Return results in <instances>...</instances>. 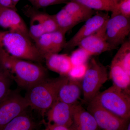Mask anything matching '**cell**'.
<instances>
[{
	"mask_svg": "<svg viewBox=\"0 0 130 130\" xmlns=\"http://www.w3.org/2000/svg\"><path fill=\"white\" fill-rule=\"evenodd\" d=\"M126 130H130V123H128V125H127V128H126Z\"/></svg>",
	"mask_w": 130,
	"mask_h": 130,
	"instance_id": "836d02e7",
	"label": "cell"
},
{
	"mask_svg": "<svg viewBox=\"0 0 130 130\" xmlns=\"http://www.w3.org/2000/svg\"><path fill=\"white\" fill-rule=\"evenodd\" d=\"M106 24L97 32L81 40L78 45V47L86 51L91 56L115 49L106 38Z\"/></svg>",
	"mask_w": 130,
	"mask_h": 130,
	"instance_id": "30bf717a",
	"label": "cell"
},
{
	"mask_svg": "<svg viewBox=\"0 0 130 130\" xmlns=\"http://www.w3.org/2000/svg\"><path fill=\"white\" fill-rule=\"evenodd\" d=\"M82 94L81 81L68 77L67 81L60 89L56 100L69 105H74L78 103Z\"/></svg>",
	"mask_w": 130,
	"mask_h": 130,
	"instance_id": "5bb4252c",
	"label": "cell"
},
{
	"mask_svg": "<svg viewBox=\"0 0 130 130\" xmlns=\"http://www.w3.org/2000/svg\"><path fill=\"white\" fill-rule=\"evenodd\" d=\"M28 29L30 37L34 42L42 35L46 33L38 13L32 14L31 17Z\"/></svg>",
	"mask_w": 130,
	"mask_h": 130,
	"instance_id": "7402d4cb",
	"label": "cell"
},
{
	"mask_svg": "<svg viewBox=\"0 0 130 130\" xmlns=\"http://www.w3.org/2000/svg\"><path fill=\"white\" fill-rule=\"evenodd\" d=\"M108 74L106 68L95 58L88 64L86 74L81 81L84 102L89 103L98 94L106 82Z\"/></svg>",
	"mask_w": 130,
	"mask_h": 130,
	"instance_id": "5b68a950",
	"label": "cell"
},
{
	"mask_svg": "<svg viewBox=\"0 0 130 130\" xmlns=\"http://www.w3.org/2000/svg\"><path fill=\"white\" fill-rule=\"evenodd\" d=\"M12 80L8 72L0 65V102L11 90L10 87Z\"/></svg>",
	"mask_w": 130,
	"mask_h": 130,
	"instance_id": "cb8c5ba5",
	"label": "cell"
},
{
	"mask_svg": "<svg viewBox=\"0 0 130 130\" xmlns=\"http://www.w3.org/2000/svg\"><path fill=\"white\" fill-rule=\"evenodd\" d=\"M20 1V0H12V1L13 3L14 6H16V5L18 4V3Z\"/></svg>",
	"mask_w": 130,
	"mask_h": 130,
	"instance_id": "d6a6232c",
	"label": "cell"
},
{
	"mask_svg": "<svg viewBox=\"0 0 130 130\" xmlns=\"http://www.w3.org/2000/svg\"><path fill=\"white\" fill-rule=\"evenodd\" d=\"M109 78L113 85L119 88L130 92V75L115 61L112 60L110 66Z\"/></svg>",
	"mask_w": 130,
	"mask_h": 130,
	"instance_id": "e0dca14e",
	"label": "cell"
},
{
	"mask_svg": "<svg viewBox=\"0 0 130 130\" xmlns=\"http://www.w3.org/2000/svg\"><path fill=\"white\" fill-rule=\"evenodd\" d=\"M32 41L19 32L0 30V48L15 58L41 63L44 59Z\"/></svg>",
	"mask_w": 130,
	"mask_h": 130,
	"instance_id": "3957f363",
	"label": "cell"
},
{
	"mask_svg": "<svg viewBox=\"0 0 130 130\" xmlns=\"http://www.w3.org/2000/svg\"><path fill=\"white\" fill-rule=\"evenodd\" d=\"M66 32L58 29L51 32L53 53H59L64 48L66 41Z\"/></svg>",
	"mask_w": 130,
	"mask_h": 130,
	"instance_id": "d4e9b609",
	"label": "cell"
},
{
	"mask_svg": "<svg viewBox=\"0 0 130 130\" xmlns=\"http://www.w3.org/2000/svg\"><path fill=\"white\" fill-rule=\"evenodd\" d=\"M44 130H72L70 128L63 126L57 125L54 124L47 123Z\"/></svg>",
	"mask_w": 130,
	"mask_h": 130,
	"instance_id": "4dcf8cb0",
	"label": "cell"
},
{
	"mask_svg": "<svg viewBox=\"0 0 130 130\" xmlns=\"http://www.w3.org/2000/svg\"><path fill=\"white\" fill-rule=\"evenodd\" d=\"M44 59L49 70L60 76L67 77L73 67L70 56L67 54H50L45 56Z\"/></svg>",
	"mask_w": 130,
	"mask_h": 130,
	"instance_id": "9a60e30c",
	"label": "cell"
},
{
	"mask_svg": "<svg viewBox=\"0 0 130 130\" xmlns=\"http://www.w3.org/2000/svg\"><path fill=\"white\" fill-rule=\"evenodd\" d=\"M70 56L73 66L87 64L91 56L86 51L79 47L73 51Z\"/></svg>",
	"mask_w": 130,
	"mask_h": 130,
	"instance_id": "484cf974",
	"label": "cell"
},
{
	"mask_svg": "<svg viewBox=\"0 0 130 130\" xmlns=\"http://www.w3.org/2000/svg\"><path fill=\"white\" fill-rule=\"evenodd\" d=\"M112 1H113L115 2L118 3L120 1H121V0H112Z\"/></svg>",
	"mask_w": 130,
	"mask_h": 130,
	"instance_id": "e575fe53",
	"label": "cell"
},
{
	"mask_svg": "<svg viewBox=\"0 0 130 130\" xmlns=\"http://www.w3.org/2000/svg\"><path fill=\"white\" fill-rule=\"evenodd\" d=\"M54 16L59 29L66 33L78 24L81 23L79 20L70 14L63 8Z\"/></svg>",
	"mask_w": 130,
	"mask_h": 130,
	"instance_id": "ac0fdd59",
	"label": "cell"
},
{
	"mask_svg": "<svg viewBox=\"0 0 130 130\" xmlns=\"http://www.w3.org/2000/svg\"><path fill=\"white\" fill-rule=\"evenodd\" d=\"M38 13L46 33H51L59 29L54 15L44 13Z\"/></svg>",
	"mask_w": 130,
	"mask_h": 130,
	"instance_id": "4316f807",
	"label": "cell"
},
{
	"mask_svg": "<svg viewBox=\"0 0 130 130\" xmlns=\"http://www.w3.org/2000/svg\"><path fill=\"white\" fill-rule=\"evenodd\" d=\"M130 31V19L116 15L111 16L107 21L106 38L108 43L116 49L125 41Z\"/></svg>",
	"mask_w": 130,
	"mask_h": 130,
	"instance_id": "52a82bcc",
	"label": "cell"
},
{
	"mask_svg": "<svg viewBox=\"0 0 130 130\" xmlns=\"http://www.w3.org/2000/svg\"><path fill=\"white\" fill-rule=\"evenodd\" d=\"M92 9L112 12L116 11L118 3L112 0H71Z\"/></svg>",
	"mask_w": 130,
	"mask_h": 130,
	"instance_id": "ffe728a7",
	"label": "cell"
},
{
	"mask_svg": "<svg viewBox=\"0 0 130 130\" xmlns=\"http://www.w3.org/2000/svg\"><path fill=\"white\" fill-rule=\"evenodd\" d=\"M0 65L20 87L26 90L47 77L46 70L41 63L15 58L1 48Z\"/></svg>",
	"mask_w": 130,
	"mask_h": 130,
	"instance_id": "6da1fadb",
	"label": "cell"
},
{
	"mask_svg": "<svg viewBox=\"0 0 130 130\" xmlns=\"http://www.w3.org/2000/svg\"><path fill=\"white\" fill-rule=\"evenodd\" d=\"M75 105H69L56 100L45 114L48 121L47 123L70 128L72 124Z\"/></svg>",
	"mask_w": 130,
	"mask_h": 130,
	"instance_id": "8fae6325",
	"label": "cell"
},
{
	"mask_svg": "<svg viewBox=\"0 0 130 130\" xmlns=\"http://www.w3.org/2000/svg\"><path fill=\"white\" fill-rule=\"evenodd\" d=\"M109 16L107 13L98 12L86 21V23L69 41L64 49L70 51L77 46L81 40L97 32L106 23Z\"/></svg>",
	"mask_w": 130,
	"mask_h": 130,
	"instance_id": "9c48e42d",
	"label": "cell"
},
{
	"mask_svg": "<svg viewBox=\"0 0 130 130\" xmlns=\"http://www.w3.org/2000/svg\"><path fill=\"white\" fill-rule=\"evenodd\" d=\"M34 42L43 59L45 56L53 54L51 33H44Z\"/></svg>",
	"mask_w": 130,
	"mask_h": 130,
	"instance_id": "603a6c76",
	"label": "cell"
},
{
	"mask_svg": "<svg viewBox=\"0 0 130 130\" xmlns=\"http://www.w3.org/2000/svg\"><path fill=\"white\" fill-rule=\"evenodd\" d=\"M37 8L46 7L56 4L63 3L66 0H27Z\"/></svg>",
	"mask_w": 130,
	"mask_h": 130,
	"instance_id": "f546056e",
	"label": "cell"
},
{
	"mask_svg": "<svg viewBox=\"0 0 130 130\" xmlns=\"http://www.w3.org/2000/svg\"><path fill=\"white\" fill-rule=\"evenodd\" d=\"M0 5L3 7L8 8L16 10L12 0H0Z\"/></svg>",
	"mask_w": 130,
	"mask_h": 130,
	"instance_id": "1f68e13d",
	"label": "cell"
},
{
	"mask_svg": "<svg viewBox=\"0 0 130 130\" xmlns=\"http://www.w3.org/2000/svg\"><path fill=\"white\" fill-rule=\"evenodd\" d=\"M29 108L25 97L18 91H10L0 102V129Z\"/></svg>",
	"mask_w": 130,
	"mask_h": 130,
	"instance_id": "8992f818",
	"label": "cell"
},
{
	"mask_svg": "<svg viewBox=\"0 0 130 130\" xmlns=\"http://www.w3.org/2000/svg\"><path fill=\"white\" fill-rule=\"evenodd\" d=\"M28 109L13 119L0 130H37L40 124Z\"/></svg>",
	"mask_w": 130,
	"mask_h": 130,
	"instance_id": "2e32d148",
	"label": "cell"
},
{
	"mask_svg": "<svg viewBox=\"0 0 130 130\" xmlns=\"http://www.w3.org/2000/svg\"><path fill=\"white\" fill-rule=\"evenodd\" d=\"M0 26L6 30L19 32L30 38L28 26L14 9L0 6Z\"/></svg>",
	"mask_w": 130,
	"mask_h": 130,
	"instance_id": "7c38bea8",
	"label": "cell"
},
{
	"mask_svg": "<svg viewBox=\"0 0 130 130\" xmlns=\"http://www.w3.org/2000/svg\"><path fill=\"white\" fill-rule=\"evenodd\" d=\"M120 15L126 18H130V0H121L118 2L116 11L111 16Z\"/></svg>",
	"mask_w": 130,
	"mask_h": 130,
	"instance_id": "f1b7e54d",
	"label": "cell"
},
{
	"mask_svg": "<svg viewBox=\"0 0 130 130\" xmlns=\"http://www.w3.org/2000/svg\"><path fill=\"white\" fill-rule=\"evenodd\" d=\"M88 67V63L73 66L67 77L70 79L81 81L86 74Z\"/></svg>",
	"mask_w": 130,
	"mask_h": 130,
	"instance_id": "83f0119b",
	"label": "cell"
},
{
	"mask_svg": "<svg viewBox=\"0 0 130 130\" xmlns=\"http://www.w3.org/2000/svg\"><path fill=\"white\" fill-rule=\"evenodd\" d=\"M68 79V77L62 76L47 77L28 89L25 98L29 108L39 112L43 118L56 101L60 89Z\"/></svg>",
	"mask_w": 130,
	"mask_h": 130,
	"instance_id": "7a4b0ae2",
	"label": "cell"
},
{
	"mask_svg": "<svg viewBox=\"0 0 130 130\" xmlns=\"http://www.w3.org/2000/svg\"><path fill=\"white\" fill-rule=\"evenodd\" d=\"M72 130H101L95 119L88 110L78 103L74 106Z\"/></svg>",
	"mask_w": 130,
	"mask_h": 130,
	"instance_id": "4fadbf2b",
	"label": "cell"
},
{
	"mask_svg": "<svg viewBox=\"0 0 130 130\" xmlns=\"http://www.w3.org/2000/svg\"><path fill=\"white\" fill-rule=\"evenodd\" d=\"M0 6H1V5H0Z\"/></svg>",
	"mask_w": 130,
	"mask_h": 130,
	"instance_id": "d590c367",
	"label": "cell"
},
{
	"mask_svg": "<svg viewBox=\"0 0 130 130\" xmlns=\"http://www.w3.org/2000/svg\"><path fill=\"white\" fill-rule=\"evenodd\" d=\"M63 8L70 14L78 19L81 22L87 21L94 14L93 9L73 1L68 3Z\"/></svg>",
	"mask_w": 130,
	"mask_h": 130,
	"instance_id": "d6986e66",
	"label": "cell"
},
{
	"mask_svg": "<svg viewBox=\"0 0 130 130\" xmlns=\"http://www.w3.org/2000/svg\"><path fill=\"white\" fill-rule=\"evenodd\" d=\"M90 102L98 105L121 118L127 120L130 118V92L113 85L100 92Z\"/></svg>",
	"mask_w": 130,
	"mask_h": 130,
	"instance_id": "277c9868",
	"label": "cell"
},
{
	"mask_svg": "<svg viewBox=\"0 0 130 130\" xmlns=\"http://www.w3.org/2000/svg\"><path fill=\"white\" fill-rule=\"evenodd\" d=\"M121 45L112 60L118 63L130 75V41H125Z\"/></svg>",
	"mask_w": 130,
	"mask_h": 130,
	"instance_id": "44dd1931",
	"label": "cell"
},
{
	"mask_svg": "<svg viewBox=\"0 0 130 130\" xmlns=\"http://www.w3.org/2000/svg\"><path fill=\"white\" fill-rule=\"evenodd\" d=\"M87 110L94 116L100 130H126L129 120L116 116L93 103H89Z\"/></svg>",
	"mask_w": 130,
	"mask_h": 130,
	"instance_id": "ba28073f",
	"label": "cell"
}]
</instances>
